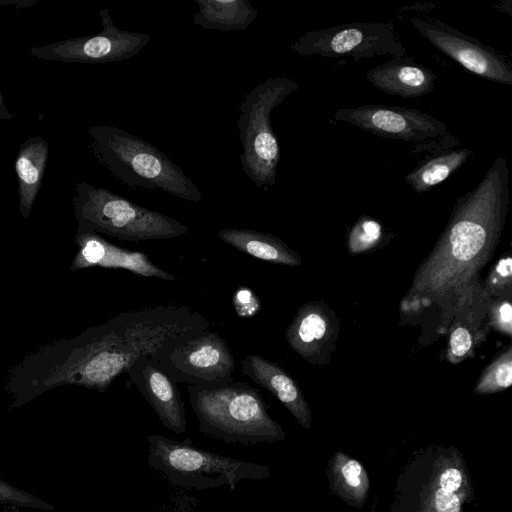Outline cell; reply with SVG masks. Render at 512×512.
I'll list each match as a JSON object with an SVG mask.
<instances>
[{
  "mask_svg": "<svg viewBox=\"0 0 512 512\" xmlns=\"http://www.w3.org/2000/svg\"><path fill=\"white\" fill-rule=\"evenodd\" d=\"M509 203L507 161L498 156L477 186L457 198L444 232L415 274L403 311L453 298L465 304L471 283L497 246Z\"/></svg>",
  "mask_w": 512,
  "mask_h": 512,
  "instance_id": "cell-1",
  "label": "cell"
},
{
  "mask_svg": "<svg viewBox=\"0 0 512 512\" xmlns=\"http://www.w3.org/2000/svg\"><path fill=\"white\" fill-rule=\"evenodd\" d=\"M95 159L129 188L160 189L180 199L199 202L196 184L164 152L151 143L111 125L87 129Z\"/></svg>",
  "mask_w": 512,
  "mask_h": 512,
  "instance_id": "cell-2",
  "label": "cell"
},
{
  "mask_svg": "<svg viewBox=\"0 0 512 512\" xmlns=\"http://www.w3.org/2000/svg\"><path fill=\"white\" fill-rule=\"evenodd\" d=\"M191 407L198 420V431L224 441L254 445L274 443L285 438L281 425L274 420L258 388L248 383L206 388L187 385Z\"/></svg>",
  "mask_w": 512,
  "mask_h": 512,
  "instance_id": "cell-3",
  "label": "cell"
},
{
  "mask_svg": "<svg viewBox=\"0 0 512 512\" xmlns=\"http://www.w3.org/2000/svg\"><path fill=\"white\" fill-rule=\"evenodd\" d=\"M73 208L77 232L102 233L126 241L169 239L189 232L187 225L172 217L85 181L75 185Z\"/></svg>",
  "mask_w": 512,
  "mask_h": 512,
  "instance_id": "cell-4",
  "label": "cell"
},
{
  "mask_svg": "<svg viewBox=\"0 0 512 512\" xmlns=\"http://www.w3.org/2000/svg\"><path fill=\"white\" fill-rule=\"evenodd\" d=\"M147 463L170 483L185 489H212L228 486L233 490L243 480L270 476L268 466L241 461L162 435L147 436Z\"/></svg>",
  "mask_w": 512,
  "mask_h": 512,
  "instance_id": "cell-5",
  "label": "cell"
},
{
  "mask_svg": "<svg viewBox=\"0 0 512 512\" xmlns=\"http://www.w3.org/2000/svg\"><path fill=\"white\" fill-rule=\"evenodd\" d=\"M299 85L287 77L268 78L248 92L239 107L237 125L242 146L240 162L258 188L276 184L280 147L271 124L272 111Z\"/></svg>",
  "mask_w": 512,
  "mask_h": 512,
  "instance_id": "cell-6",
  "label": "cell"
},
{
  "mask_svg": "<svg viewBox=\"0 0 512 512\" xmlns=\"http://www.w3.org/2000/svg\"><path fill=\"white\" fill-rule=\"evenodd\" d=\"M333 118L379 137L411 143L413 153H435L460 142L444 122L413 108L365 104L338 109Z\"/></svg>",
  "mask_w": 512,
  "mask_h": 512,
  "instance_id": "cell-7",
  "label": "cell"
},
{
  "mask_svg": "<svg viewBox=\"0 0 512 512\" xmlns=\"http://www.w3.org/2000/svg\"><path fill=\"white\" fill-rule=\"evenodd\" d=\"M148 358L176 383L217 388L234 381V355L214 331L170 344Z\"/></svg>",
  "mask_w": 512,
  "mask_h": 512,
  "instance_id": "cell-8",
  "label": "cell"
},
{
  "mask_svg": "<svg viewBox=\"0 0 512 512\" xmlns=\"http://www.w3.org/2000/svg\"><path fill=\"white\" fill-rule=\"evenodd\" d=\"M291 49L304 57L349 58L355 61L383 55L405 56L406 50L392 23L355 22L302 35Z\"/></svg>",
  "mask_w": 512,
  "mask_h": 512,
  "instance_id": "cell-9",
  "label": "cell"
},
{
  "mask_svg": "<svg viewBox=\"0 0 512 512\" xmlns=\"http://www.w3.org/2000/svg\"><path fill=\"white\" fill-rule=\"evenodd\" d=\"M99 16L103 28L98 33L34 46L30 54L48 61L104 64L137 56L151 40L146 33L121 30L109 8L102 9Z\"/></svg>",
  "mask_w": 512,
  "mask_h": 512,
  "instance_id": "cell-10",
  "label": "cell"
},
{
  "mask_svg": "<svg viewBox=\"0 0 512 512\" xmlns=\"http://www.w3.org/2000/svg\"><path fill=\"white\" fill-rule=\"evenodd\" d=\"M410 24L432 46L468 71L502 85H512V66L493 47L437 19L413 17Z\"/></svg>",
  "mask_w": 512,
  "mask_h": 512,
  "instance_id": "cell-11",
  "label": "cell"
},
{
  "mask_svg": "<svg viewBox=\"0 0 512 512\" xmlns=\"http://www.w3.org/2000/svg\"><path fill=\"white\" fill-rule=\"evenodd\" d=\"M339 331L334 310L323 301H309L299 307L285 330V339L308 363L326 365L336 349Z\"/></svg>",
  "mask_w": 512,
  "mask_h": 512,
  "instance_id": "cell-12",
  "label": "cell"
},
{
  "mask_svg": "<svg viewBox=\"0 0 512 512\" xmlns=\"http://www.w3.org/2000/svg\"><path fill=\"white\" fill-rule=\"evenodd\" d=\"M75 243L78 250L70 267L72 271L102 267L125 269L143 277L176 280L174 275L154 265L141 251L121 248L97 233L77 232Z\"/></svg>",
  "mask_w": 512,
  "mask_h": 512,
  "instance_id": "cell-13",
  "label": "cell"
},
{
  "mask_svg": "<svg viewBox=\"0 0 512 512\" xmlns=\"http://www.w3.org/2000/svg\"><path fill=\"white\" fill-rule=\"evenodd\" d=\"M126 373L152 407L162 425L174 433H185V405L176 382L146 356L138 359Z\"/></svg>",
  "mask_w": 512,
  "mask_h": 512,
  "instance_id": "cell-14",
  "label": "cell"
},
{
  "mask_svg": "<svg viewBox=\"0 0 512 512\" xmlns=\"http://www.w3.org/2000/svg\"><path fill=\"white\" fill-rule=\"evenodd\" d=\"M242 373L269 391L305 429L312 425L311 409L298 383L279 364L248 354L241 361Z\"/></svg>",
  "mask_w": 512,
  "mask_h": 512,
  "instance_id": "cell-15",
  "label": "cell"
},
{
  "mask_svg": "<svg viewBox=\"0 0 512 512\" xmlns=\"http://www.w3.org/2000/svg\"><path fill=\"white\" fill-rule=\"evenodd\" d=\"M366 76L380 91L402 98H416L432 92L437 79L432 70L404 57H395L371 68Z\"/></svg>",
  "mask_w": 512,
  "mask_h": 512,
  "instance_id": "cell-16",
  "label": "cell"
},
{
  "mask_svg": "<svg viewBox=\"0 0 512 512\" xmlns=\"http://www.w3.org/2000/svg\"><path fill=\"white\" fill-rule=\"evenodd\" d=\"M49 144L41 136H31L20 146L14 162L19 209L28 219L40 191L48 163Z\"/></svg>",
  "mask_w": 512,
  "mask_h": 512,
  "instance_id": "cell-17",
  "label": "cell"
},
{
  "mask_svg": "<svg viewBox=\"0 0 512 512\" xmlns=\"http://www.w3.org/2000/svg\"><path fill=\"white\" fill-rule=\"evenodd\" d=\"M218 237L240 252L266 262L295 267L302 264L300 255L271 233L245 228H224L219 231Z\"/></svg>",
  "mask_w": 512,
  "mask_h": 512,
  "instance_id": "cell-18",
  "label": "cell"
},
{
  "mask_svg": "<svg viewBox=\"0 0 512 512\" xmlns=\"http://www.w3.org/2000/svg\"><path fill=\"white\" fill-rule=\"evenodd\" d=\"M198 12L192 16L195 25L204 30H245L258 16V10L247 0H194Z\"/></svg>",
  "mask_w": 512,
  "mask_h": 512,
  "instance_id": "cell-19",
  "label": "cell"
},
{
  "mask_svg": "<svg viewBox=\"0 0 512 512\" xmlns=\"http://www.w3.org/2000/svg\"><path fill=\"white\" fill-rule=\"evenodd\" d=\"M472 154L469 148L431 153L429 158L405 175V181L415 192H427L456 172Z\"/></svg>",
  "mask_w": 512,
  "mask_h": 512,
  "instance_id": "cell-20",
  "label": "cell"
},
{
  "mask_svg": "<svg viewBox=\"0 0 512 512\" xmlns=\"http://www.w3.org/2000/svg\"><path fill=\"white\" fill-rule=\"evenodd\" d=\"M329 478L331 489L336 495L350 505L363 506L370 484L361 462L337 452L330 461Z\"/></svg>",
  "mask_w": 512,
  "mask_h": 512,
  "instance_id": "cell-21",
  "label": "cell"
},
{
  "mask_svg": "<svg viewBox=\"0 0 512 512\" xmlns=\"http://www.w3.org/2000/svg\"><path fill=\"white\" fill-rule=\"evenodd\" d=\"M428 483L457 494L464 503L473 497L465 461L458 452L442 455L434 461L432 475Z\"/></svg>",
  "mask_w": 512,
  "mask_h": 512,
  "instance_id": "cell-22",
  "label": "cell"
},
{
  "mask_svg": "<svg viewBox=\"0 0 512 512\" xmlns=\"http://www.w3.org/2000/svg\"><path fill=\"white\" fill-rule=\"evenodd\" d=\"M512 383V347L509 345L478 378L474 391L479 395L504 391Z\"/></svg>",
  "mask_w": 512,
  "mask_h": 512,
  "instance_id": "cell-23",
  "label": "cell"
},
{
  "mask_svg": "<svg viewBox=\"0 0 512 512\" xmlns=\"http://www.w3.org/2000/svg\"><path fill=\"white\" fill-rule=\"evenodd\" d=\"M463 503L457 494L427 483L420 492L418 512H461Z\"/></svg>",
  "mask_w": 512,
  "mask_h": 512,
  "instance_id": "cell-24",
  "label": "cell"
},
{
  "mask_svg": "<svg viewBox=\"0 0 512 512\" xmlns=\"http://www.w3.org/2000/svg\"><path fill=\"white\" fill-rule=\"evenodd\" d=\"M382 237L381 225L369 217H361L352 227L348 247L350 253H363L374 248Z\"/></svg>",
  "mask_w": 512,
  "mask_h": 512,
  "instance_id": "cell-25",
  "label": "cell"
},
{
  "mask_svg": "<svg viewBox=\"0 0 512 512\" xmlns=\"http://www.w3.org/2000/svg\"><path fill=\"white\" fill-rule=\"evenodd\" d=\"M480 334L473 333L472 328L467 324L454 325L449 336L447 360L457 364L472 356Z\"/></svg>",
  "mask_w": 512,
  "mask_h": 512,
  "instance_id": "cell-26",
  "label": "cell"
},
{
  "mask_svg": "<svg viewBox=\"0 0 512 512\" xmlns=\"http://www.w3.org/2000/svg\"><path fill=\"white\" fill-rule=\"evenodd\" d=\"M0 505L54 511L55 507L41 498L15 487L0 478Z\"/></svg>",
  "mask_w": 512,
  "mask_h": 512,
  "instance_id": "cell-27",
  "label": "cell"
},
{
  "mask_svg": "<svg viewBox=\"0 0 512 512\" xmlns=\"http://www.w3.org/2000/svg\"><path fill=\"white\" fill-rule=\"evenodd\" d=\"M512 259L502 257L494 265L486 280V293L491 297H511Z\"/></svg>",
  "mask_w": 512,
  "mask_h": 512,
  "instance_id": "cell-28",
  "label": "cell"
},
{
  "mask_svg": "<svg viewBox=\"0 0 512 512\" xmlns=\"http://www.w3.org/2000/svg\"><path fill=\"white\" fill-rule=\"evenodd\" d=\"M489 324L499 333L512 335V306L510 297H499L489 307Z\"/></svg>",
  "mask_w": 512,
  "mask_h": 512,
  "instance_id": "cell-29",
  "label": "cell"
},
{
  "mask_svg": "<svg viewBox=\"0 0 512 512\" xmlns=\"http://www.w3.org/2000/svg\"><path fill=\"white\" fill-rule=\"evenodd\" d=\"M233 305L239 317L249 318L260 310L261 301L252 290L241 287L234 293Z\"/></svg>",
  "mask_w": 512,
  "mask_h": 512,
  "instance_id": "cell-30",
  "label": "cell"
},
{
  "mask_svg": "<svg viewBox=\"0 0 512 512\" xmlns=\"http://www.w3.org/2000/svg\"><path fill=\"white\" fill-rule=\"evenodd\" d=\"M36 0H0V8L5 6H12L15 9H27L36 5Z\"/></svg>",
  "mask_w": 512,
  "mask_h": 512,
  "instance_id": "cell-31",
  "label": "cell"
},
{
  "mask_svg": "<svg viewBox=\"0 0 512 512\" xmlns=\"http://www.w3.org/2000/svg\"><path fill=\"white\" fill-rule=\"evenodd\" d=\"M16 117V115L6 108L2 93L0 91V120L9 121Z\"/></svg>",
  "mask_w": 512,
  "mask_h": 512,
  "instance_id": "cell-32",
  "label": "cell"
},
{
  "mask_svg": "<svg viewBox=\"0 0 512 512\" xmlns=\"http://www.w3.org/2000/svg\"><path fill=\"white\" fill-rule=\"evenodd\" d=\"M0 512H19L14 507H9L8 509L1 510Z\"/></svg>",
  "mask_w": 512,
  "mask_h": 512,
  "instance_id": "cell-33",
  "label": "cell"
}]
</instances>
